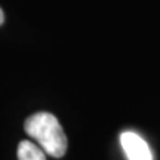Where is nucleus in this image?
Segmentation results:
<instances>
[{
	"instance_id": "4",
	"label": "nucleus",
	"mask_w": 160,
	"mask_h": 160,
	"mask_svg": "<svg viewBox=\"0 0 160 160\" xmlns=\"http://www.w3.org/2000/svg\"><path fill=\"white\" fill-rule=\"evenodd\" d=\"M3 21H5V15H3V11H2V8H0V25L3 24Z\"/></svg>"
},
{
	"instance_id": "1",
	"label": "nucleus",
	"mask_w": 160,
	"mask_h": 160,
	"mask_svg": "<svg viewBox=\"0 0 160 160\" xmlns=\"http://www.w3.org/2000/svg\"><path fill=\"white\" fill-rule=\"evenodd\" d=\"M28 137L37 141L46 154L52 157H62L67 151V137L58 119L51 113H36L24 123Z\"/></svg>"
},
{
	"instance_id": "3",
	"label": "nucleus",
	"mask_w": 160,
	"mask_h": 160,
	"mask_svg": "<svg viewBox=\"0 0 160 160\" xmlns=\"http://www.w3.org/2000/svg\"><path fill=\"white\" fill-rule=\"evenodd\" d=\"M18 160H46L43 148L37 147L31 141H21L18 145Z\"/></svg>"
},
{
	"instance_id": "2",
	"label": "nucleus",
	"mask_w": 160,
	"mask_h": 160,
	"mask_svg": "<svg viewBox=\"0 0 160 160\" xmlns=\"http://www.w3.org/2000/svg\"><path fill=\"white\" fill-rule=\"evenodd\" d=\"M120 144L129 160H153L148 144L135 132H123L120 135Z\"/></svg>"
}]
</instances>
